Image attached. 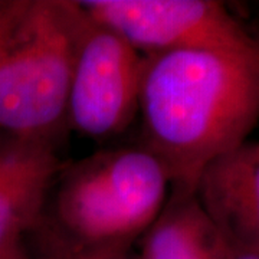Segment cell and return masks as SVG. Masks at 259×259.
Masks as SVG:
<instances>
[{
	"mask_svg": "<svg viewBox=\"0 0 259 259\" xmlns=\"http://www.w3.org/2000/svg\"><path fill=\"white\" fill-rule=\"evenodd\" d=\"M252 250H255V252H258V253H259V249H252Z\"/></svg>",
	"mask_w": 259,
	"mask_h": 259,
	"instance_id": "7c38bea8",
	"label": "cell"
},
{
	"mask_svg": "<svg viewBox=\"0 0 259 259\" xmlns=\"http://www.w3.org/2000/svg\"><path fill=\"white\" fill-rule=\"evenodd\" d=\"M225 238V236H223ZM226 239V238H225ZM225 259H259V253L226 239Z\"/></svg>",
	"mask_w": 259,
	"mask_h": 259,
	"instance_id": "30bf717a",
	"label": "cell"
},
{
	"mask_svg": "<svg viewBox=\"0 0 259 259\" xmlns=\"http://www.w3.org/2000/svg\"><path fill=\"white\" fill-rule=\"evenodd\" d=\"M40 242L71 250L128 252L158 218L171 190L144 144L105 148L64 167L52 186Z\"/></svg>",
	"mask_w": 259,
	"mask_h": 259,
	"instance_id": "7a4b0ae2",
	"label": "cell"
},
{
	"mask_svg": "<svg viewBox=\"0 0 259 259\" xmlns=\"http://www.w3.org/2000/svg\"><path fill=\"white\" fill-rule=\"evenodd\" d=\"M42 256L47 259H133L128 252H107V250H71L52 243L40 242Z\"/></svg>",
	"mask_w": 259,
	"mask_h": 259,
	"instance_id": "9c48e42d",
	"label": "cell"
},
{
	"mask_svg": "<svg viewBox=\"0 0 259 259\" xmlns=\"http://www.w3.org/2000/svg\"><path fill=\"white\" fill-rule=\"evenodd\" d=\"M87 13L71 0L0 2V130L54 141Z\"/></svg>",
	"mask_w": 259,
	"mask_h": 259,
	"instance_id": "3957f363",
	"label": "cell"
},
{
	"mask_svg": "<svg viewBox=\"0 0 259 259\" xmlns=\"http://www.w3.org/2000/svg\"><path fill=\"white\" fill-rule=\"evenodd\" d=\"M40 256H42V255H40ZM44 258H45V256H44Z\"/></svg>",
	"mask_w": 259,
	"mask_h": 259,
	"instance_id": "5bb4252c",
	"label": "cell"
},
{
	"mask_svg": "<svg viewBox=\"0 0 259 259\" xmlns=\"http://www.w3.org/2000/svg\"><path fill=\"white\" fill-rule=\"evenodd\" d=\"M194 194L228 241L259 249V141H246L210 163Z\"/></svg>",
	"mask_w": 259,
	"mask_h": 259,
	"instance_id": "52a82bcc",
	"label": "cell"
},
{
	"mask_svg": "<svg viewBox=\"0 0 259 259\" xmlns=\"http://www.w3.org/2000/svg\"><path fill=\"white\" fill-rule=\"evenodd\" d=\"M90 18L143 55L210 49L259 52V40L214 0H82Z\"/></svg>",
	"mask_w": 259,
	"mask_h": 259,
	"instance_id": "5b68a950",
	"label": "cell"
},
{
	"mask_svg": "<svg viewBox=\"0 0 259 259\" xmlns=\"http://www.w3.org/2000/svg\"><path fill=\"white\" fill-rule=\"evenodd\" d=\"M0 259H29L23 241L10 242L0 246Z\"/></svg>",
	"mask_w": 259,
	"mask_h": 259,
	"instance_id": "8fae6325",
	"label": "cell"
},
{
	"mask_svg": "<svg viewBox=\"0 0 259 259\" xmlns=\"http://www.w3.org/2000/svg\"><path fill=\"white\" fill-rule=\"evenodd\" d=\"M39 259H47V258H44V256H40V258H39Z\"/></svg>",
	"mask_w": 259,
	"mask_h": 259,
	"instance_id": "4fadbf2b",
	"label": "cell"
},
{
	"mask_svg": "<svg viewBox=\"0 0 259 259\" xmlns=\"http://www.w3.org/2000/svg\"><path fill=\"white\" fill-rule=\"evenodd\" d=\"M143 69L144 55L87 13L68 91L66 125L90 139L120 136L139 114Z\"/></svg>",
	"mask_w": 259,
	"mask_h": 259,
	"instance_id": "277c9868",
	"label": "cell"
},
{
	"mask_svg": "<svg viewBox=\"0 0 259 259\" xmlns=\"http://www.w3.org/2000/svg\"><path fill=\"white\" fill-rule=\"evenodd\" d=\"M137 259H225L226 239L196 194L171 187L158 218L140 238Z\"/></svg>",
	"mask_w": 259,
	"mask_h": 259,
	"instance_id": "ba28073f",
	"label": "cell"
},
{
	"mask_svg": "<svg viewBox=\"0 0 259 259\" xmlns=\"http://www.w3.org/2000/svg\"><path fill=\"white\" fill-rule=\"evenodd\" d=\"M62 168L51 140L9 134L0 140V246L36 231Z\"/></svg>",
	"mask_w": 259,
	"mask_h": 259,
	"instance_id": "8992f818",
	"label": "cell"
},
{
	"mask_svg": "<svg viewBox=\"0 0 259 259\" xmlns=\"http://www.w3.org/2000/svg\"><path fill=\"white\" fill-rule=\"evenodd\" d=\"M144 146L171 187L194 193L204 168L246 143L259 122V52L182 49L144 55Z\"/></svg>",
	"mask_w": 259,
	"mask_h": 259,
	"instance_id": "6da1fadb",
	"label": "cell"
}]
</instances>
